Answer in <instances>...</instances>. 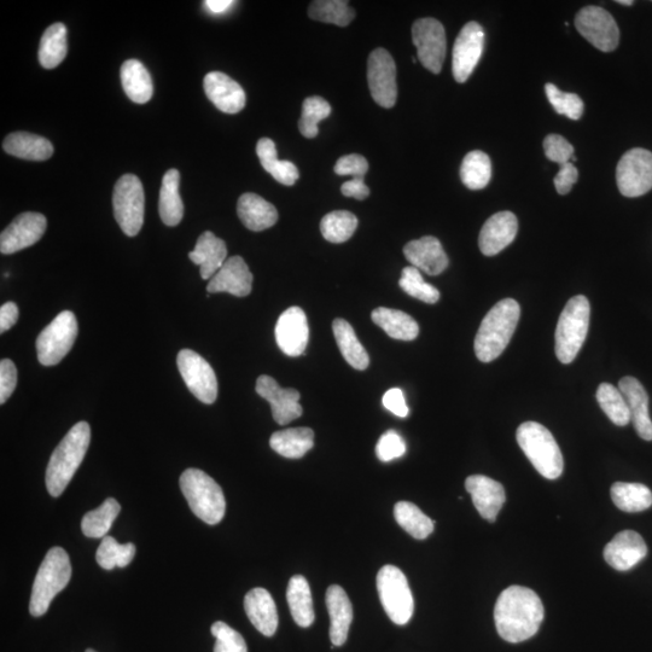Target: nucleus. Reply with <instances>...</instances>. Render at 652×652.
Listing matches in <instances>:
<instances>
[{"label": "nucleus", "mask_w": 652, "mask_h": 652, "mask_svg": "<svg viewBox=\"0 0 652 652\" xmlns=\"http://www.w3.org/2000/svg\"><path fill=\"white\" fill-rule=\"evenodd\" d=\"M544 615V605L537 593L522 586L508 587L494 608L499 636L509 643H521L534 637Z\"/></svg>", "instance_id": "f257e3e1"}, {"label": "nucleus", "mask_w": 652, "mask_h": 652, "mask_svg": "<svg viewBox=\"0 0 652 652\" xmlns=\"http://www.w3.org/2000/svg\"><path fill=\"white\" fill-rule=\"evenodd\" d=\"M91 441V428L87 422H79L64 436L51 454L46 469V488L52 497H60L83 463Z\"/></svg>", "instance_id": "f03ea898"}, {"label": "nucleus", "mask_w": 652, "mask_h": 652, "mask_svg": "<svg viewBox=\"0 0 652 652\" xmlns=\"http://www.w3.org/2000/svg\"><path fill=\"white\" fill-rule=\"evenodd\" d=\"M521 317V307L514 299L499 301L486 314L475 337V354L482 363H491L508 347Z\"/></svg>", "instance_id": "7ed1b4c3"}, {"label": "nucleus", "mask_w": 652, "mask_h": 652, "mask_svg": "<svg viewBox=\"0 0 652 652\" xmlns=\"http://www.w3.org/2000/svg\"><path fill=\"white\" fill-rule=\"evenodd\" d=\"M72 578V564L62 547H52L40 564L34 580L29 613L34 617L46 614L54 598L66 589Z\"/></svg>", "instance_id": "20e7f679"}, {"label": "nucleus", "mask_w": 652, "mask_h": 652, "mask_svg": "<svg viewBox=\"0 0 652 652\" xmlns=\"http://www.w3.org/2000/svg\"><path fill=\"white\" fill-rule=\"evenodd\" d=\"M516 438L521 450L541 476L547 480H556L562 475L564 462L560 446L543 424H521L517 429Z\"/></svg>", "instance_id": "39448f33"}, {"label": "nucleus", "mask_w": 652, "mask_h": 652, "mask_svg": "<svg viewBox=\"0 0 652 652\" xmlns=\"http://www.w3.org/2000/svg\"><path fill=\"white\" fill-rule=\"evenodd\" d=\"M179 482L190 509L200 520L212 526L223 521L225 496L211 476L199 469H188L180 476Z\"/></svg>", "instance_id": "423d86ee"}, {"label": "nucleus", "mask_w": 652, "mask_h": 652, "mask_svg": "<svg viewBox=\"0 0 652 652\" xmlns=\"http://www.w3.org/2000/svg\"><path fill=\"white\" fill-rule=\"evenodd\" d=\"M590 302L584 295H576L567 302L558 319L556 355L562 364L573 363L584 345L590 328Z\"/></svg>", "instance_id": "0eeeda50"}, {"label": "nucleus", "mask_w": 652, "mask_h": 652, "mask_svg": "<svg viewBox=\"0 0 652 652\" xmlns=\"http://www.w3.org/2000/svg\"><path fill=\"white\" fill-rule=\"evenodd\" d=\"M377 591L389 619L398 626L409 624L415 601L405 574L397 567L384 566L377 574Z\"/></svg>", "instance_id": "6e6552de"}, {"label": "nucleus", "mask_w": 652, "mask_h": 652, "mask_svg": "<svg viewBox=\"0 0 652 652\" xmlns=\"http://www.w3.org/2000/svg\"><path fill=\"white\" fill-rule=\"evenodd\" d=\"M114 215L121 230L135 237L144 223L145 196L141 179L126 174L115 184L113 194Z\"/></svg>", "instance_id": "1a4fd4ad"}, {"label": "nucleus", "mask_w": 652, "mask_h": 652, "mask_svg": "<svg viewBox=\"0 0 652 652\" xmlns=\"http://www.w3.org/2000/svg\"><path fill=\"white\" fill-rule=\"evenodd\" d=\"M78 336V322L74 313L64 311L52 320L37 339L39 363L44 366L60 364L71 352Z\"/></svg>", "instance_id": "9d476101"}, {"label": "nucleus", "mask_w": 652, "mask_h": 652, "mask_svg": "<svg viewBox=\"0 0 652 652\" xmlns=\"http://www.w3.org/2000/svg\"><path fill=\"white\" fill-rule=\"evenodd\" d=\"M616 183L622 195L639 197L652 189V153L634 148L621 157L616 168Z\"/></svg>", "instance_id": "9b49d317"}, {"label": "nucleus", "mask_w": 652, "mask_h": 652, "mask_svg": "<svg viewBox=\"0 0 652 652\" xmlns=\"http://www.w3.org/2000/svg\"><path fill=\"white\" fill-rule=\"evenodd\" d=\"M177 364L190 392L201 403L212 405L218 398V380L207 360L191 349H183L178 354Z\"/></svg>", "instance_id": "f8f14e48"}, {"label": "nucleus", "mask_w": 652, "mask_h": 652, "mask_svg": "<svg viewBox=\"0 0 652 652\" xmlns=\"http://www.w3.org/2000/svg\"><path fill=\"white\" fill-rule=\"evenodd\" d=\"M412 40L422 66L434 74H439L444 66L447 50L446 32L441 22L430 17L417 20L412 26Z\"/></svg>", "instance_id": "ddd939ff"}, {"label": "nucleus", "mask_w": 652, "mask_h": 652, "mask_svg": "<svg viewBox=\"0 0 652 652\" xmlns=\"http://www.w3.org/2000/svg\"><path fill=\"white\" fill-rule=\"evenodd\" d=\"M575 27L587 42L603 52L614 51L620 42V29L614 17L601 7H586L575 17Z\"/></svg>", "instance_id": "4468645a"}, {"label": "nucleus", "mask_w": 652, "mask_h": 652, "mask_svg": "<svg viewBox=\"0 0 652 652\" xmlns=\"http://www.w3.org/2000/svg\"><path fill=\"white\" fill-rule=\"evenodd\" d=\"M368 81L372 98L383 108L397 103V67L393 57L384 49L372 51L368 61Z\"/></svg>", "instance_id": "2eb2a0df"}, {"label": "nucleus", "mask_w": 652, "mask_h": 652, "mask_svg": "<svg viewBox=\"0 0 652 652\" xmlns=\"http://www.w3.org/2000/svg\"><path fill=\"white\" fill-rule=\"evenodd\" d=\"M485 48V31L479 23L468 22L453 46L452 71L457 83H465L473 74Z\"/></svg>", "instance_id": "dca6fc26"}, {"label": "nucleus", "mask_w": 652, "mask_h": 652, "mask_svg": "<svg viewBox=\"0 0 652 652\" xmlns=\"http://www.w3.org/2000/svg\"><path fill=\"white\" fill-rule=\"evenodd\" d=\"M48 226L43 214L27 212L16 217L0 236V252L5 255L20 252L42 238Z\"/></svg>", "instance_id": "f3484780"}, {"label": "nucleus", "mask_w": 652, "mask_h": 652, "mask_svg": "<svg viewBox=\"0 0 652 652\" xmlns=\"http://www.w3.org/2000/svg\"><path fill=\"white\" fill-rule=\"evenodd\" d=\"M255 389L261 398L269 401L273 419L279 426H285V424H289L302 416L298 390L284 389L279 386L276 380L266 375L258 378Z\"/></svg>", "instance_id": "a211bd4d"}, {"label": "nucleus", "mask_w": 652, "mask_h": 652, "mask_svg": "<svg viewBox=\"0 0 652 652\" xmlns=\"http://www.w3.org/2000/svg\"><path fill=\"white\" fill-rule=\"evenodd\" d=\"M276 341L279 349L289 357L304 354L310 337L306 313L300 307H290L281 314L276 325Z\"/></svg>", "instance_id": "6ab92c4d"}, {"label": "nucleus", "mask_w": 652, "mask_h": 652, "mask_svg": "<svg viewBox=\"0 0 652 652\" xmlns=\"http://www.w3.org/2000/svg\"><path fill=\"white\" fill-rule=\"evenodd\" d=\"M646 555H648V546L642 535L634 531L616 534L604 549L605 562L619 572H627L636 567Z\"/></svg>", "instance_id": "aec40b11"}, {"label": "nucleus", "mask_w": 652, "mask_h": 652, "mask_svg": "<svg viewBox=\"0 0 652 652\" xmlns=\"http://www.w3.org/2000/svg\"><path fill=\"white\" fill-rule=\"evenodd\" d=\"M253 275L241 256H232L208 283V293H229L244 298L252 293Z\"/></svg>", "instance_id": "412c9836"}, {"label": "nucleus", "mask_w": 652, "mask_h": 652, "mask_svg": "<svg viewBox=\"0 0 652 652\" xmlns=\"http://www.w3.org/2000/svg\"><path fill=\"white\" fill-rule=\"evenodd\" d=\"M203 87L208 100L211 101L220 112L226 114H237L246 107V92L242 86L229 75L221 72L208 73L203 81Z\"/></svg>", "instance_id": "4be33fe9"}, {"label": "nucleus", "mask_w": 652, "mask_h": 652, "mask_svg": "<svg viewBox=\"0 0 652 652\" xmlns=\"http://www.w3.org/2000/svg\"><path fill=\"white\" fill-rule=\"evenodd\" d=\"M465 488L473 498V503L479 514L488 522H496L506 499L502 483L491 479V477L473 475L465 481Z\"/></svg>", "instance_id": "5701e85b"}, {"label": "nucleus", "mask_w": 652, "mask_h": 652, "mask_svg": "<svg viewBox=\"0 0 652 652\" xmlns=\"http://www.w3.org/2000/svg\"><path fill=\"white\" fill-rule=\"evenodd\" d=\"M518 221L514 213L505 211L492 215L483 225L479 237L481 253L494 256L515 241Z\"/></svg>", "instance_id": "b1692460"}, {"label": "nucleus", "mask_w": 652, "mask_h": 652, "mask_svg": "<svg viewBox=\"0 0 652 652\" xmlns=\"http://www.w3.org/2000/svg\"><path fill=\"white\" fill-rule=\"evenodd\" d=\"M404 254L413 267L426 272L429 276L441 275L450 263L441 242L433 236L422 237L407 243Z\"/></svg>", "instance_id": "393cba45"}, {"label": "nucleus", "mask_w": 652, "mask_h": 652, "mask_svg": "<svg viewBox=\"0 0 652 652\" xmlns=\"http://www.w3.org/2000/svg\"><path fill=\"white\" fill-rule=\"evenodd\" d=\"M619 389L631 412V422L637 434L645 441H652V421L649 415V397L643 384L637 378L624 377Z\"/></svg>", "instance_id": "a878e982"}, {"label": "nucleus", "mask_w": 652, "mask_h": 652, "mask_svg": "<svg viewBox=\"0 0 652 652\" xmlns=\"http://www.w3.org/2000/svg\"><path fill=\"white\" fill-rule=\"evenodd\" d=\"M326 607L330 616V640L334 646L347 642L353 622V607L342 587L333 585L326 591Z\"/></svg>", "instance_id": "bb28decb"}, {"label": "nucleus", "mask_w": 652, "mask_h": 652, "mask_svg": "<svg viewBox=\"0 0 652 652\" xmlns=\"http://www.w3.org/2000/svg\"><path fill=\"white\" fill-rule=\"evenodd\" d=\"M244 610L250 622L265 637H272L278 628V613L271 593L256 587L244 598Z\"/></svg>", "instance_id": "cd10ccee"}, {"label": "nucleus", "mask_w": 652, "mask_h": 652, "mask_svg": "<svg viewBox=\"0 0 652 652\" xmlns=\"http://www.w3.org/2000/svg\"><path fill=\"white\" fill-rule=\"evenodd\" d=\"M189 258L192 263L200 266L201 277L211 281L226 263V243L211 231L203 232Z\"/></svg>", "instance_id": "c85d7f7f"}, {"label": "nucleus", "mask_w": 652, "mask_h": 652, "mask_svg": "<svg viewBox=\"0 0 652 652\" xmlns=\"http://www.w3.org/2000/svg\"><path fill=\"white\" fill-rule=\"evenodd\" d=\"M237 213L244 226L250 231L260 232L270 229L278 221L275 206L256 194H244L237 203Z\"/></svg>", "instance_id": "c756f323"}, {"label": "nucleus", "mask_w": 652, "mask_h": 652, "mask_svg": "<svg viewBox=\"0 0 652 652\" xmlns=\"http://www.w3.org/2000/svg\"><path fill=\"white\" fill-rule=\"evenodd\" d=\"M5 153L28 161H46L54 155V147L48 139L32 133H11L3 143Z\"/></svg>", "instance_id": "7c9ffc66"}, {"label": "nucleus", "mask_w": 652, "mask_h": 652, "mask_svg": "<svg viewBox=\"0 0 652 652\" xmlns=\"http://www.w3.org/2000/svg\"><path fill=\"white\" fill-rule=\"evenodd\" d=\"M121 83L132 102L145 104L154 93L153 80L148 69L137 60H128L121 67Z\"/></svg>", "instance_id": "2f4dec72"}, {"label": "nucleus", "mask_w": 652, "mask_h": 652, "mask_svg": "<svg viewBox=\"0 0 652 652\" xmlns=\"http://www.w3.org/2000/svg\"><path fill=\"white\" fill-rule=\"evenodd\" d=\"M371 318L394 340L413 341L419 334L416 320L403 311L378 307L372 312Z\"/></svg>", "instance_id": "473e14b6"}, {"label": "nucleus", "mask_w": 652, "mask_h": 652, "mask_svg": "<svg viewBox=\"0 0 652 652\" xmlns=\"http://www.w3.org/2000/svg\"><path fill=\"white\" fill-rule=\"evenodd\" d=\"M287 601L296 624L302 628L312 626L316 615H314L311 587L304 576L295 575L290 579Z\"/></svg>", "instance_id": "72a5a7b5"}, {"label": "nucleus", "mask_w": 652, "mask_h": 652, "mask_svg": "<svg viewBox=\"0 0 652 652\" xmlns=\"http://www.w3.org/2000/svg\"><path fill=\"white\" fill-rule=\"evenodd\" d=\"M333 330L337 346L342 357L355 370L364 371L369 368L370 358L362 343L358 340L352 325L345 319H335Z\"/></svg>", "instance_id": "f704fd0d"}, {"label": "nucleus", "mask_w": 652, "mask_h": 652, "mask_svg": "<svg viewBox=\"0 0 652 652\" xmlns=\"http://www.w3.org/2000/svg\"><path fill=\"white\" fill-rule=\"evenodd\" d=\"M270 446L279 456L299 459L312 450L314 433L310 428H293L281 430L271 436Z\"/></svg>", "instance_id": "c9c22d12"}, {"label": "nucleus", "mask_w": 652, "mask_h": 652, "mask_svg": "<svg viewBox=\"0 0 652 652\" xmlns=\"http://www.w3.org/2000/svg\"><path fill=\"white\" fill-rule=\"evenodd\" d=\"M180 174L177 170L167 171L162 179L159 213L163 224L177 226L184 217V205L179 194Z\"/></svg>", "instance_id": "e433bc0d"}, {"label": "nucleus", "mask_w": 652, "mask_h": 652, "mask_svg": "<svg viewBox=\"0 0 652 652\" xmlns=\"http://www.w3.org/2000/svg\"><path fill=\"white\" fill-rule=\"evenodd\" d=\"M256 154H258L261 166L267 173H270L278 183L291 186L298 182V167L290 161L278 160L275 142L270 138H261L256 145Z\"/></svg>", "instance_id": "4c0bfd02"}, {"label": "nucleus", "mask_w": 652, "mask_h": 652, "mask_svg": "<svg viewBox=\"0 0 652 652\" xmlns=\"http://www.w3.org/2000/svg\"><path fill=\"white\" fill-rule=\"evenodd\" d=\"M67 52V28L63 23H55L46 29L40 40L39 62L46 69H54L60 66Z\"/></svg>", "instance_id": "58836bf2"}, {"label": "nucleus", "mask_w": 652, "mask_h": 652, "mask_svg": "<svg viewBox=\"0 0 652 652\" xmlns=\"http://www.w3.org/2000/svg\"><path fill=\"white\" fill-rule=\"evenodd\" d=\"M611 499L625 512H642L652 505L650 488L642 483L616 482L611 487Z\"/></svg>", "instance_id": "ea45409f"}, {"label": "nucleus", "mask_w": 652, "mask_h": 652, "mask_svg": "<svg viewBox=\"0 0 652 652\" xmlns=\"http://www.w3.org/2000/svg\"><path fill=\"white\" fill-rule=\"evenodd\" d=\"M120 511L121 506L118 500L108 498L100 508L87 512L81 521V529H83L85 537L92 539L107 537Z\"/></svg>", "instance_id": "a19ab883"}, {"label": "nucleus", "mask_w": 652, "mask_h": 652, "mask_svg": "<svg viewBox=\"0 0 652 652\" xmlns=\"http://www.w3.org/2000/svg\"><path fill=\"white\" fill-rule=\"evenodd\" d=\"M395 520L411 537L424 540L434 532V521L417 505L410 502H399L394 508Z\"/></svg>", "instance_id": "79ce46f5"}, {"label": "nucleus", "mask_w": 652, "mask_h": 652, "mask_svg": "<svg viewBox=\"0 0 652 652\" xmlns=\"http://www.w3.org/2000/svg\"><path fill=\"white\" fill-rule=\"evenodd\" d=\"M461 178L463 184L470 190L485 189L492 178V163L489 156L480 150L471 151L464 157Z\"/></svg>", "instance_id": "37998d69"}, {"label": "nucleus", "mask_w": 652, "mask_h": 652, "mask_svg": "<svg viewBox=\"0 0 652 652\" xmlns=\"http://www.w3.org/2000/svg\"><path fill=\"white\" fill-rule=\"evenodd\" d=\"M596 398L605 415L615 426L625 427L631 422L630 409L619 388L611 383H602L597 389Z\"/></svg>", "instance_id": "c03bdc74"}, {"label": "nucleus", "mask_w": 652, "mask_h": 652, "mask_svg": "<svg viewBox=\"0 0 652 652\" xmlns=\"http://www.w3.org/2000/svg\"><path fill=\"white\" fill-rule=\"evenodd\" d=\"M136 556L135 544H119L113 537H104L96 553L97 563L106 570L125 568Z\"/></svg>", "instance_id": "a18cd8bd"}, {"label": "nucleus", "mask_w": 652, "mask_h": 652, "mask_svg": "<svg viewBox=\"0 0 652 652\" xmlns=\"http://www.w3.org/2000/svg\"><path fill=\"white\" fill-rule=\"evenodd\" d=\"M358 227V219L348 211H335L326 214L320 223V231L326 241L331 243L347 242Z\"/></svg>", "instance_id": "49530a36"}, {"label": "nucleus", "mask_w": 652, "mask_h": 652, "mask_svg": "<svg viewBox=\"0 0 652 652\" xmlns=\"http://www.w3.org/2000/svg\"><path fill=\"white\" fill-rule=\"evenodd\" d=\"M308 15L314 21L333 23V25L346 27L354 20V10L348 2L343 0H317L312 2Z\"/></svg>", "instance_id": "de8ad7c7"}, {"label": "nucleus", "mask_w": 652, "mask_h": 652, "mask_svg": "<svg viewBox=\"0 0 652 652\" xmlns=\"http://www.w3.org/2000/svg\"><path fill=\"white\" fill-rule=\"evenodd\" d=\"M331 107L322 97H308L302 104V115L299 121L301 135L313 139L318 136V124L328 118Z\"/></svg>", "instance_id": "09e8293b"}, {"label": "nucleus", "mask_w": 652, "mask_h": 652, "mask_svg": "<svg viewBox=\"0 0 652 652\" xmlns=\"http://www.w3.org/2000/svg\"><path fill=\"white\" fill-rule=\"evenodd\" d=\"M399 285L407 295L426 302V304L434 305L440 299V291L434 285L424 281L421 271L416 267H405Z\"/></svg>", "instance_id": "8fccbe9b"}, {"label": "nucleus", "mask_w": 652, "mask_h": 652, "mask_svg": "<svg viewBox=\"0 0 652 652\" xmlns=\"http://www.w3.org/2000/svg\"><path fill=\"white\" fill-rule=\"evenodd\" d=\"M545 92L557 114L567 116L570 120H579L584 114V102L575 93L563 92L550 83L545 85Z\"/></svg>", "instance_id": "3c124183"}, {"label": "nucleus", "mask_w": 652, "mask_h": 652, "mask_svg": "<svg viewBox=\"0 0 652 652\" xmlns=\"http://www.w3.org/2000/svg\"><path fill=\"white\" fill-rule=\"evenodd\" d=\"M213 637L217 639L214 652H248L246 640L225 622H215L211 628Z\"/></svg>", "instance_id": "603ef678"}, {"label": "nucleus", "mask_w": 652, "mask_h": 652, "mask_svg": "<svg viewBox=\"0 0 652 652\" xmlns=\"http://www.w3.org/2000/svg\"><path fill=\"white\" fill-rule=\"evenodd\" d=\"M405 452V441L397 432H394V430H388V432L384 433L377 442L376 454L381 462L387 463L394 461V459L403 457Z\"/></svg>", "instance_id": "864d4df0"}, {"label": "nucleus", "mask_w": 652, "mask_h": 652, "mask_svg": "<svg viewBox=\"0 0 652 652\" xmlns=\"http://www.w3.org/2000/svg\"><path fill=\"white\" fill-rule=\"evenodd\" d=\"M544 150L547 159L563 166L574 156L573 145L560 135H550L545 138Z\"/></svg>", "instance_id": "5fc2aeb1"}, {"label": "nucleus", "mask_w": 652, "mask_h": 652, "mask_svg": "<svg viewBox=\"0 0 652 652\" xmlns=\"http://www.w3.org/2000/svg\"><path fill=\"white\" fill-rule=\"evenodd\" d=\"M368 171V160H366L364 156L358 154L342 156L335 165V173L339 174V176L364 178Z\"/></svg>", "instance_id": "6e6d98bb"}, {"label": "nucleus", "mask_w": 652, "mask_h": 652, "mask_svg": "<svg viewBox=\"0 0 652 652\" xmlns=\"http://www.w3.org/2000/svg\"><path fill=\"white\" fill-rule=\"evenodd\" d=\"M17 384V369L11 360L0 363V404L4 405L13 395Z\"/></svg>", "instance_id": "4d7b16f0"}, {"label": "nucleus", "mask_w": 652, "mask_h": 652, "mask_svg": "<svg viewBox=\"0 0 652 652\" xmlns=\"http://www.w3.org/2000/svg\"><path fill=\"white\" fill-rule=\"evenodd\" d=\"M579 171L576 170V167L572 162L566 163V165L561 166L560 172L557 173L555 177V186L558 194L567 195L573 189V185L578 182Z\"/></svg>", "instance_id": "13d9d810"}, {"label": "nucleus", "mask_w": 652, "mask_h": 652, "mask_svg": "<svg viewBox=\"0 0 652 652\" xmlns=\"http://www.w3.org/2000/svg\"><path fill=\"white\" fill-rule=\"evenodd\" d=\"M383 406L395 416L405 418L409 416V407L406 405L403 390L399 388L389 389L382 399Z\"/></svg>", "instance_id": "bf43d9fd"}, {"label": "nucleus", "mask_w": 652, "mask_h": 652, "mask_svg": "<svg viewBox=\"0 0 652 652\" xmlns=\"http://www.w3.org/2000/svg\"><path fill=\"white\" fill-rule=\"evenodd\" d=\"M342 195L346 197H353L359 201L368 199L370 195L369 186L365 184L364 178H354L342 184L341 186Z\"/></svg>", "instance_id": "052dcab7"}, {"label": "nucleus", "mask_w": 652, "mask_h": 652, "mask_svg": "<svg viewBox=\"0 0 652 652\" xmlns=\"http://www.w3.org/2000/svg\"><path fill=\"white\" fill-rule=\"evenodd\" d=\"M17 319H19V308L14 302H7L0 307V333L4 334L5 331L13 328Z\"/></svg>", "instance_id": "680f3d73"}, {"label": "nucleus", "mask_w": 652, "mask_h": 652, "mask_svg": "<svg viewBox=\"0 0 652 652\" xmlns=\"http://www.w3.org/2000/svg\"><path fill=\"white\" fill-rule=\"evenodd\" d=\"M205 4L213 14H221L230 9L235 2H231V0H208Z\"/></svg>", "instance_id": "e2e57ef3"}, {"label": "nucleus", "mask_w": 652, "mask_h": 652, "mask_svg": "<svg viewBox=\"0 0 652 652\" xmlns=\"http://www.w3.org/2000/svg\"><path fill=\"white\" fill-rule=\"evenodd\" d=\"M617 3L626 5V7H631V5H633L632 0H617Z\"/></svg>", "instance_id": "0e129e2a"}, {"label": "nucleus", "mask_w": 652, "mask_h": 652, "mask_svg": "<svg viewBox=\"0 0 652 652\" xmlns=\"http://www.w3.org/2000/svg\"><path fill=\"white\" fill-rule=\"evenodd\" d=\"M85 652H97V651L92 650V649H87Z\"/></svg>", "instance_id": "69168bd1"}]
</instances>
